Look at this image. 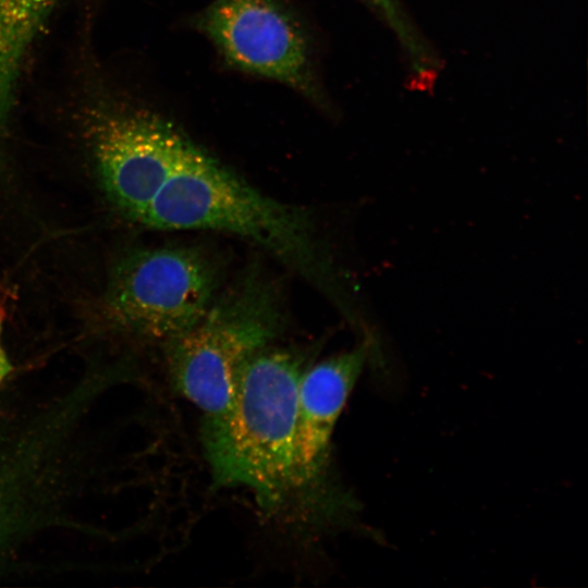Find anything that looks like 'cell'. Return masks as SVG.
Listing matches in <instances>:
<instances>
[{"label":"cell","instance_id":"cell-1","mask_svg":"<svg viewBox=\"0 0 588 588\" xmlns=\"http://www.w3.org/2000/svg\"><path fill=\"white\" fill-rule=\"evenodd\" d=\"M123 379L96 365L39 405L0 418V578L39 536L65 527L95 477L91 417Z\"/></svg>","mask_w":588,"mask_h":588},{"label":"cell","instance_id":"cell-2","mask_svg":"<svg viewBox=\"0 0 588 588\" xmlns=\"http://www.w3.org/2000/svg\"><path fill=\"white\" fill-rule=\"evenodd\" d=\"M139 223L249 240L326 293L346 315L347 302L309 215L261 194L195 144Z\"/></svg>","mask_w":588,"mask_h":588},{"label":"cell","instance_id":"cell-3","mask_svg":"<svg viewBox=\"0 0 588 588\" xmlns=\"http://www.w3.org/2000/svg\"><path fill=\"white\" fill-rule=\"evenodd\" d=\"M303 354L261 348L244 365L235 394L205 416L203 441L215 482L244 486L265 506L302 487L295 462L297 390Z\"/></svg>","mask_w":588,"mask_h":588},{"label":"cell","instance_id":"cell-4","mask_svg":"<svg viewBox=\"0 0 588 588\" xmlns=\"http://www.w3.org/2000/svg\"><path fill=\"white\" fill-rule=\"evenodd\" d=\"M282 321L272 286L258 274L247 275L216 297L193 327L164 342L172 384L205 416L220 414L246 362L275 338Z\"/></svg>","mask_w":588,"mask_h":588},{"label":"cell","instance_id":"cell-5","mask_svg":"<svg viewBox=\"0 0 588 588\" xmlns=\"http://www.w3.org/2000/svg\"><path fill=\"white\" fill-rule=\"evenodd\" d=\"M219 279L216 262L200 248L137 249L113 266L105 303L119 329L166 342L203 318Z\"/></svg>","mask_w":588,"mask_h":588},{"label":"cell","instance_id":"cell-6","mask_svg":"<svg viewBox=\"0 0 588 588\" xmlns=\"http://www.w3.org/2000/svg\"><path fill=\"white\" fill-rule=\"evenodd\" d=\"M85 126L102 191L140 222L194 143L170 121L131 108L99 107Z\"/></svg>","mask_w":588,"mask_h":588},{"label":"cell","instance_id":"cell-7","mask_svg":"<svg viewBox=\"0 0 588 588\" xmlns=\"http://www.w3.org/2000/svg\"><path fill=\"white\" fill-rule=\"evenodd\" d=\"M193 24L231 68L323 101L306 33L275 0H213Z\"/></svg>","mask_w":588,"mask_h":588},{"label":"cell","instance_id":"cell-8","mask_svg":"<svg viewBox=\"0 0 588 588\" xmlns=\"http://www.w3.org/2000/svg\"><path fill=\"white\" fill-rule=\"evenodd\" d=\"M372 346L371 338H366L355 348L304 370L295 427V462L302 486L323 474L333 428Z\"/></svg>","mask_w":588,"mask_h":588},{"label":"cell","instance_id":"cell-9","mask_svg":"<svg viewBox=\"0 0 588 588\" xmlns=\"http://www.w3.org/2000/svg\"><path fill=\"white\" fill-rule=\"evenodd\" d=\"M60 0H0V144L7 135L21 71Z\"/></svg>","mask_w":588,"mask_h":588},{"label":"cell","instance_id":"cell-10","mask_svg":"<svg viewBox=\"0 0 588 588\" xmlns=\"http://www.w3.org/2000/svg\"><path fill=\"white\" fill-rule=\"evenodd\" d=\"M387 23L396 26L403 22L406 11L400 0H364Z\"/></svg>","mask_w":588,"mask_h":588},{"label":"cell","instance_id":"cell-11","mask_svg":"<svg viewBox=\"0 0 588 588\" xmlns=\"http://www.w3.org/2000/svg\"><path fill=\"white\" fill-rule=\"evenodd\" d=\"M7 373H8V368L4 365V360L2 358H0V388H1V384H2Z\"/></svg>","mask_w":588,"mask_h":588}]
</instances>
